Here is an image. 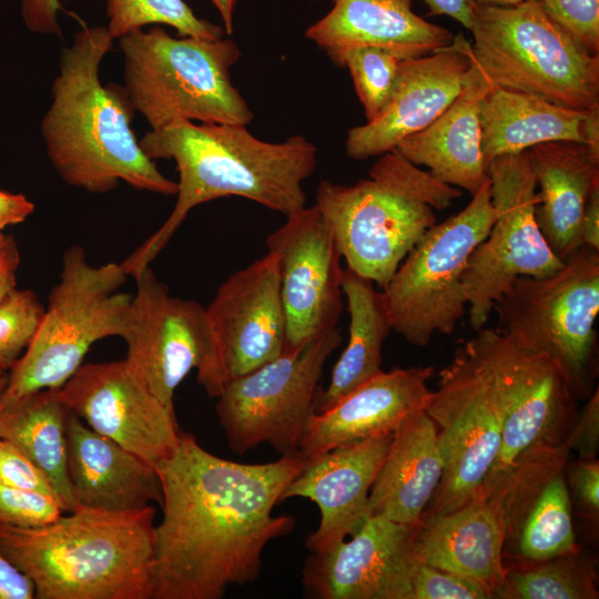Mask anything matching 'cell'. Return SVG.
<instances>
[{
  "instance_id": "5",
  "label": "cell",
  "mask_w": 599,
  "mask_h": 599,
  "mask_svg": "<svg viewBox=\"0 0 599 599\" xmlns=\"http://www.w3.org/2000/svg\"><path fill=\"white\" fill-rule=\"evenodd\" d=\"M463 195L397 151L384 153L368 176L352 185L321 181L315 205L328 223L346 267L384 288L436 224L441 211Z\"/></svg>"
},
{
  "instance_id": "37",
  "label": "cell",
  "mask_w": 599,
  "mask_h": 599,
  "mask_svg": "<svg viewBox=\"0 0 599 599\" xmlns=\"http://www.w3.org/2000/svg\"><path fill=\"white\" fill-rule=\"evenodd\" d=\"M63 508L52 495L18 488L0 481V524L18 528L47 526L62 516Z\"/></svg>"
},
{
  "instance_id": "4",
  "label": "cell",
  "mask_w": 599,
  "mask_h": 599,
  "mask_svg": "<svg viewBox=\"0 0 599 599\" xmlns=\"http://www.w3.org/2000/svg\"><path fill=\"white\" fill-rule=\"evenodd\" d=\"M154 515L80 507L43 527L0 524V549L38 599H152Z\"/></svg>"
},
{
  "instance_id": "13",
  "label": "cell",
  "mask_w": 599,
  "mask_h": 599,
  "mask_svg": "<svg viewBox=\"0 0 599 599\" xmlns=\"http://www.w3.org/2000/svg\"><path fill=\"white\" fill-rule=\"evenodd\" d=\"M134 280L121 336L129 366L171 409L177 386L192 369L205 393L216 398L226 377L206 308L171 295L151 266Z\"/></svg>"
},
{
  "instance_id": "15",
  "label": "cell",
  "mask_w": 599,
  "mask_h": 599,
  "mask_svg": "<svg viewBox=\"0 0 599 599\" xmlns=\"http://www.w3.org/2000/svg\"><path fill=\"white\" fill-rule=\"evenodd\" d=\"M487 175L496 219L463 274L468 322L475 332L486 326L495 303L518 277L547 276L564 264L536 221L537 182L529 151L491 160Z\"/></svg>"
},
{
  "instance_id": "3",
  "label": "cell",
  "mask_w": 599,
  "mask_h": 599,
  "mask_svg": "<svg viewBox=\"0 0 599 599\" xmlns=\"http://www.w3.org/2000/svg\"><path fill=\"white\" fill-rule=\"evenodd\" d=\"M113 42L106 27L82 24L62 49L40 122L47 155L64 183L89 193L104 194L124 182L175 195L177 182L158 169L132 131L134 110L123 87L100 81V64Z\"/></svg>"
},
{
  "instance_id": "23",
  "label": "cell",
  "mask_w": 599,
  "mask_h": 599,
  "mask_svg": "<svg viewBox=\"0 0 599 599\" xmlns=\"http://www.w3.org/2000/svg\"><path fill=\"white\" fill-rule=\"evenodd\" d=\"M506 536L499 508L479 494L455 510L423 515L414 527L412 550L419 562L471 579L500 597Z\"/></svg>"
},
{
  "instance_id": "17",
  "label": "cell",
  "mask_w": 599,
  "mask_h": 599,
  "mask_svg": "<svg viewBox=\"0 0 599 599\" xmlns=\"http://www.w3.org/2000/svg\"><path fill=\"white\" fill-rule=\"evenodd\" d=\"M59 395L91 429L154 467L177 445L181 432L174 409L149 389L125 359L82 364Z\"/></svg>"
},
{
  "instance_id": "10",
  "label": "cell",
  "mask_w": 599,
  "mask_h": 599,
  "mask_svg": "<svg viewBox=\"0 0 599 599\" xmlns=\"http://www.w3.org/2000/svg\"><path fill=\"white\" fill-rule=\"evenodd\" d=\"M425 412L437 427L444 466L428 512H448L480 494L501 445L504 400L477 334L439 370Z\"/></svg>"
},
{
  "instance_id": "25",
  "label": "cell",
  "mask_w": 599,
  "mask_h": 599,
  "mask_svg": "<svg viewBox=\"0 0 599 599\" xmlns=\"http://www.w3.org/2000/svg\"><path fill=\"white\" fill-rule=\"evenodd\" d=\"M414 0H332V9L305 32L328 58L373 47L402 60L433 53L454 40L446 28L413 10Z\"/></svg>"
},
{
  "instance_id": "36",
  "label": "cell",
  "mask_w": 599,
  "mask_h": 599,
  "mask_svg": "<svg viewBox=\"0 0 599 599\" xmlns=\"http://www.w3.org/2000/svg\"><path fill=\"white\" fill-rule=\"evenodd\" d=\"M44 306L31 290L14 287L0 301V372L11 369L33 339Z\"/></svg>"
},
{
  "instance_id": "52",
  "label": "cell",
  "mask_w": 599,
  "mask_h": 599,
  "mask_svg": "<svg viewBox=\"0 0 599 599\" xmlns=\"http://www.w3.org/2000/svg\"><path fill=\"white\" fill-rule=\"evenodd\" d=\"M524 0H475L478 4L487 6H514L522 2Z\"/></svg>"
},
{
  "instance_id": "28",
  "label": "cell",
  "mask_w": 599,
  "mask_h": 599,
  "mask_svg": "<svg viewBox=\"0 0 599 599\" xmlns=\"http://www.w3.org/2000/svg\"><path fill=\"white\" fill-rule=\"evenodd\" d=\"M437 427L425 410L407 418L393 434L370 487L369 515L416 525L443 476Z\"/></svg>"
},
{
  "instance_id": "33",
  "label": "cell",
  "mask_w": 599,
  "mask_h": 599,
  "mask_svg": "<svg viewBox=\"0 0 599 599\" xmlns=\"http://www.w3.org/2000/svg\"><path fill=\"white\" fill-rule=\"evenodd\" d=\"M541 562L540 566L531 569L506 572L502 597L517 599L598 598L593 570L577 556V552Z\"/></svg>"
},
{
  "instance_id": "42",
  "label": "cell",
  "mask_w": 599,
  "mask_h": 599,
  "mask_svg": "<svg viewBox=\"0 0 599 599\" xmlns=\"http://www.w3.org/2000/svg\"><path fill=\"white\" fill-rule=\"evenodd\" d=\"M22 20L32 33L62 37L60 0H19Z\"/></svg>"
},
{
  "instance_id": "26",
  "label": "cell",
  "mask_w": 599,
  "mask_h": 599,
  "mask_svg": "<svg viewBox=\"0 0 599 599\" xmlns=\"http://www.w3.org/2000/svg\"><path fill=\"white\" fill-rule=\"evenodd\" d=\"M489 89L490 83L471 62L455 101L426 129L403 140L395 151L415 165L426 166L440 182L473 196L488 179L479 113Z\"/></svg>"
},
{
  "instance_id": "30",
  "label": "cell",
  "mask_w": 599,
  "mask_h": 599,
  "mask_svg": "<svg viewBox=\"0 0 599 599\" xmlns=\"http://www.w3.org/2000/svg\"><path fill=\"white\" fill-rule=\"evenodd\" d=\"M342 291L349 314L348 342L333 367L328 386L317 396L315 413L382 372L383 346L392 331L383 290H376L374 282L345 267Z\"/></svg>"
},
{
  "instance_id": "11",
  "label": "cell",
  "mask_w": 599,
  "mask_h": 599,
  "mask_svg": "<svg viewBox=\"0 0 599 599\" xmlns=\"http://www.w3.org/2000/svg\"><path fill=\"white\" fill-rule=\"evenodd\" d=\"M496 219L487 179L459 213L432 226L383 288L392 329L413 346L450 334L464 317L463 274Z\"/></svg>"
},
{
  "instance_id": "27",
  "label": "cell",
  "mask_w": 599,
  "mask_h": 599,
  "mask_svg": "<svg viewBox=\"0 0 599 599\" xmlns=\"http://www.w3.org/2000/svg\"><path fill=\"white\" fill-rule=\"evenodd\" d=\"M528 151L539 187L536 221L550 250L564 262L582 246V214L599 189V153L572 141L545 142Z\"/></svg>"
},
{
  "instance_id": "53",
  "label": "cell",
  "mask_w": 599,
  "mask_h": 599,
  "mask_svg": "<svg viewBox=\"0 0 599 599\" xmlns=\"http://www.w3.org/2000/svg\"><path fill=\"white\" fill-rule=\"evenodd\" d=\"M8 380V375L6 373H0V394L4 389Z\"/></svg>"
},
{
  "instance_id": "35",
  "label": "cell",
  "mask_w": 599,
  "mask_h": 599,
  "mask_svg": "<svg viewBox=\"0 0 599 599\" xmlns=\"http://www.w3.org/2000/svg\"><path fill=\"white\" fill-rule=\"evenodd\" d=\"M329 59L348 70L366 121L373 120L390 95L402 59L373 47L346 50Z\"/></svg>"
},
{
  "instance_id": "8",
  "label": "cell",
  "mask_w": 599,
  "mask_h": 599,
  "mask_svg": "<svg viewBox=\"0 0 599 599\" xmlns=\"http://www.w3.org/2000/svg\"><path fill=\"white\" fill-rule=\"evenodd\" d=\"M128 277L121 263L92 265L82 246L68 247L39 328L12 366L0 399L61 388L93 344L121 337L132 294L119 290Z\"/></svg>"
},
{
  "instance_id": "6",
  "label": "cell",
  "mask_w": 599,
  "mask_h": 599,
  "mask_svg": "<svg viewBox=\"0 0 599 599\" xmlns=\"http://www.w3.org/2000/svg\"><path fill=\"white\" fill-rule=\"evenodd\" d=\"M124 92L151 130L177 122L247 125L253 112L234 87L241 52L231 39L172 37L154 26L120 39Z\"/></svg>"
},
{
  "instance_id": "39",
  "label": "cell",
  "mask_w": 599,
  "mask_h": 599,
  "mask_svg": "<svg viewBox=\"0 0 599 599\" xmlns=\"http://www.w3.org/2000/svg\"><path fill=\"white\" fill-rule=\"evenodd\" d=\"M545 12L592 53H599V0H538Z\"/></svg>"
},
{
  "instance_id": "7",
  "label": "cell",
  "mask_w": 599,
  "mask_h": 599,
  "mask_svg": "<svg viewBox=\"0 0 599 599\" xmlns=\"http://www.w3.org/2000/svg\"><path fill=\"white\" fill-rule=\"evenodd\" d=\"M470 57L491 87L579 110L599 109V54L552 20L538 0L476 3Z\"/></svg>"
},
{
  "instance_id": "20",
  "label": "cell",
  "mask_w": 599,
  "mask_h": 599,
  "mask_svg": "<svg viewBox=\"0 0 599 599\" xmlns=\"http://www.w3.org/2000/svg\"><path fill=\"white\" fill-rule=\"evenodd\" d=\"M205 308L226 382L281 355L286 325L276 254L231 274Z\"/></svg>"
},
{
  "instance_id": "21",
  "label": "cell",
  "mask_w": 599,
  "mask_h": 599,
  "mask_svg": "<svg viewBox=\"0 0 599 599\" xmlns=\"http://www.w3.org/2000/svg\"><path fill=\"white\" fill-rule=\"evenodd\" d=\"M393 434L346 444L305 461L281 501L301 497L321 512L317 529L306 538L311 552L327 551L354 534L370 516V487L384 461Z\"/></svg>"
},
{
  "instance_id": "29",
  "label": "cell",
  "mask_w": 599,
  "mask_h": 599,
  "mask_svg": "<svg viewBox=\"0 0 599 599\" xmlns=\"http://www.w3.org/2000/svg\"><path fill=\"white\" fill-rule=\"evenodd\" d=\"M589 112L490 85L479 113L486 164L545 142L585 143L583 125Z\"/></svg>"
},
{
  "instance_id": "49",
  "label": "cell",
  "mask_w": 599,
  "mask_h": 599,
  "mask_svg": "<svg viewBox=\"0 0 599 599\" xmlns=\"http://www.w3.org/2000/svg\"><path fill=\"white\" fill-rule=\"evenodd\" d=\"M19 262H0V301L16 287Z\"/></svg>"
},
{
  "instance_id": "41",
  "label": "cell",
  "mask_w": 599,
  "mask_h": 599,
  "mask_svg": "<svg viewBox=\"0 0 599 599\" xmlns=\"http://www.w3.org/2000/svg\"><path fill=\"white\" fill-rule=\"evenodd\" d=\"M586 406L577 415L573 427L565 439L568 449H575L580 459L596 458L599 446V392L586 399Z\"/></svg>"
},
{
  "instance_id": "51",
  "label": "cell",
  "mask_w": 599,
  "mask_h": 599,
  "mask_svg": "<svg viewBox=\"0 0 599 599\" xmlns=\"http://www.w3.org/2000/svg\"><path fill=\"white\" fill-rule=\"evenodd\" d=\"M20 262L18 247L12 237L0 231V262Z\"/></svg>"
},
{
  "instance_id": "2",
  "label": "cell",
  "mask_w": 599,
  "mask_h": 599,
  "mask_svg": "<svg viewBox=\"0 0 599 599\" xmlns=\"http://www.w3.org/2000/svg\"><path fill=\"white\" fill-rule=\"evenodd\" d=\"M139 143L152 160H173L179 181L167 219L121 262L133 278L151 266L200 204L234 195L285 216L302 210L303 182L317 164V149L303 135L272 143L254 136L244 124L177 122L150 130Z\"/></svg>"
},
{
  "instance_id": "32",
  "label": "cell",
  "mask_w": 599,
  "mask_h": 599,
  "mask_svg": "<svg viewBox=\"0 0 599 599\" xmlns=\"http://www.w3.org/2000/svg\"><path fill=\"white\" fill-rule=\"evenodd\" d=\"M525 509L519 551L528 560L545 561L577 552L571 505L562 467L551 473Z\"/></svg>"
},
{
  "instance_id": "45",
  "label": "cell",
  "mask_w": 599,
  "mask_h": 599,
  "mask_svg": "<svg viewBox=\"0 0 599 599\" xmlns=\"http://www.w3.org/2000/svg\"><path fill=\"white\" fill-rule=\"evenodd\" d=\"M34 212V204L23 194L0 191V231L24 222Z\"/></svg>"
},
{
  "instance_id": "18",
  "label": "cell",
  "mask_w": 599,
  "mask_h": 599,
  "mask_svg": "<svg viewBox=\"0 0 599 599\" xmlns=\"http://www.w3.org/2000/svg\"><path fill=\"white\" fill-rule=\"evenodd\" d=\"M414 526L368 516L349 540L311 552L303 571L306 595L318 599H408L417 559Z\"/></svg>"
},
{
  "instance_id": "50",
  "label": "cell",
  "mask_w": 599,
  "mask_h": 599,
  "mask_svg": "<svg viewBox=\"0 0 599 599\" xmlns=\"http://www.w3.org/2000/svg\"><path fill=\"white\" fill-rule=\"evenodd\" d=\"M214 7L216 8L224 24V30L226 33L231 34L233 32V12L235 0H211Z\"/></svg>"
},
{
  "instance_id": "16",
  "label": "cell",
  "mask_w": 599,
  "mask_h": 599,
  "mask_svg": "<svg viewBox=\"0 0 599 599\" xmlns=\"http://www.w3.org/2000/svg\"><path fill=\"white\" fill-rule=\"evenodd\" d=\"M265 243L278 258L283 352H290L337 327L344 307L342 254L315 204L286 216Z\"/></svg>"
},
{
  "instance_id": "31",
  "label": "cell",
  "mask_w": 599,
  "mask_h": 599,
  "mask_svg": "<svg viewBox=\"0 0 599 599\" xmlns=\"http://www.w3.org/2000/svg\"><path fill=\"white\" fill-rule=\"evenodd\" d=\"M68 408L59 389L45 388L0 399V437L28 456L49 477L64 511L75 509L67 471Z\"/></svg>"
},
{
  "instance_id": "38",
  "label": "cell",
  "mask_w": 599,
  "mask_h": 599,
  "mask_svg": "<svg viewBox=\"0 0 599 599\" xmlns=\"http://www.w3.org/2000/svg\"><path fill=\"white\" fill-rule=\"evenodd\" d=\"M487 598H494V595L480 583L417 560L408 599Z\"/></svg>"
},
{
  "instance_id": "22",
  "label": "cell",
  "mask_w": 599,
  "mask_h": 599,
  "mask_svg": "<svg viewBox=\"0 0 599 599\" xmlns=\"http://www.w3.org/2000/svg\"><path fill=\"white\" fill-rule=\"evenodd\" d=\"M430 366L379 372L307 422L297 453L304 461L336 447L394 434L412 415L425 410L432 390Z\"/></svg>"
},
{
  "instance_id": "9",
  "label": "cell",
  "mask_w": 599,
  "mask_h": 599,
  "mask_svg": "<svg viewBox=\"0 0 599 599\" xmlns=\"http://www.w3.org/2000/svg\"><path fill=\"white\" fill-rule=\"evenodd\" d=\"M497 328L550 355L578 399H588L597 378L599 250L582 245L556 272L518 277L495 303Z\"/></svg>"
},
{
  "instance_id": "44",
  "label": "cell",
  "mask_w": 599,
  "mask_h": 599,
  "mask_svg": "<svg viewBox=\"0 0 599 599\" xmlns=\"http://www.w3.org/2000/svg\"><path fill=\"white\" fill-rule=\"evenodd\" d=\"M32 580L16 567L0 549V599H33Z\"/></svg>"
},
{
  "instance_id": "14",
  "label": "cell",
  "mask_w": 599,
  "mask_h": 599,
  "mask_svg": "<svg viewBox=\"0 0 599 599\" xmlns=\"http://www.w3.org/2000/svg\"><path fill=\"white\" fill-rule=\"evenodd\" d=\"M505 406L501 445L480 494L495 497L528 454L565 443L579 400L559 364L547 353L496 328L476 331Z\"/></svg>"
},
{
  "instance_id": "12",
  "label": "cell",
  "mask_w": 599,
  "mask_h": 599,
  "mask_svg": "<svg viewBox=\"0 0 599 599\" xmlns=\"http://www.w3.org/2000/svg\"><path fill=\"white\" fill-rule=\"evenodd\" d=\"M342 339L335 327L225 383L215 412L235 454L262 444L282 455L297 453L315 413L325 363Z\"/></svg>"
},
{
  "instance_id": "46",
  "label": "cell",
  "mask_w": 599,
  "mask_h": 599,
  "mask_svg": "<svg viewBox=\"0 0 599 599\" xmlns=\"http://www.w3.org/2000/svg\"><path fill=\"white\" fill-rule=\"evenodd\" d=\"M432 16H447L464 28L470 29L474 21L475 0H423Z\"/></svg>"
},
{
  "instance_id": "34",
  "label": "cell",
  "mask_w": 599,
  "mask_h": 599,
  "mask_svg": "<svg viewBox=\"0 0 599 599\" xmlns=\"http://www.w3.org/2000/svg\"><path fill=\"white\" fill-rule=\"evenodd\" d=\"M105 10L114 40L151 24L169 26L179 35L223 38L222 27L199 18L184 0H105Z\"/></svg>"
},
{
  "instance_id": "19",
  "label": "cell",
  "mask_w": 599,
  "mask_h": 599,
  "mask_svg": "<svg viewBox=\"0 0 599 599\" xmlns=\"http://www.w3.org/2000/svg\"><path fill=\"white\" fill-rule=\"evenodd\" d=\"M470 67V41L464 33L433 53L402 60L380 112L348 130L347 155L354 160L379 156L426 129L458 97Z\"/></svg>"
},
{
  "instance_id": "24",
  "label": "cell",
  "mask_w": 599,
  "mask_h": 599,
  "mask_svg": "<svg viewBox=\"0 0 599 599\" xmlns=\"http://www.w3.org/2000/svg\"><path fill=\"white\" fill-rule=\"evenodd\" d=\"M67 471L77 508L131 511L162 502L158 471L68 409ZM74 509V510H75Z\"/></svg>"
},
{
  "instance_id": "48",
  "label": "cell",
  "mask_w": 599,
  "mask_h": 599,
  "mask_svg": "<svg viewBox=\"0 0 599 599\" xmlns=\"http://www.w3.org/2000/svg\"><path fill=\"white\" fill-rule=\"evenodd\" d=\"M585 143L596 153H599V109L590 111L583 125Z\"/></svg>"
},
{
  "instance_id": "43",
  "label": "cell",
  "mask_w": 599,
  "mask_h": 599,
  "mask_svg": "<svg viewBox=\"0 0 599 599\" xmlns=\"http://www.w3.org/2000/svg\"><path fill=\"white\" fill-rule=\"evenodd\" d=\"M571 486L579 505L590 515L599 511V463L580 459L571 473Z\"/></svg>"
},
{
  "instance_id": "40",
  "label": "cell",
  "mask_w": 599,
  "mask_h": 599,
  "mask_svg": "<svg viewBox=\"0 0 599 599\" xmlns=\"http://www.w3.org/2000/svg\"><path fill=\"white\" fill-rule=\"evenodd\" d=\"M0 481L13 487L49 494L58 498L45 473L19 448L1 437Z\"/></svg>"
},
{
  "instance_id": "1",
  "label": "cell",
  "mask_w": 599,
  "mask_h": 599,
  "mask_svg": "<svg viewBox=\"0 0 599 599\" xmlns=\"http://www.w3.org/2000/svg\"><path fill=\"white\" fill-rule=\"evenodd\" d=\"M304 465L298 453L236 463L181 432L155 467L163 516L154 527L152 599H220L257 579L267 544L295 526L273 509Z\"/></svg>"
},
{
  "instance_id": "54",
  "label": "cell",
  "mask_w": 599,
  "mask_h": 599,
  "mask_svg": "<svg viewBox=\"0 0 599 599\" xmlns=\"http://www.w3.org/2000/svg\"><path fill=\"white\" fill-rule=\"evenodd\" d=\"M0 373H4V372H0Z\"/></svg>"
},
{
  "instance_id": "47",
  "label": "cell",
  "mask_w": 599,
  "mask_h": 599,
  "mask_svg": "<svg viewBox=\"0 0 599 599\" xmlns=\"http://www.w3.org/2000/svg\"><path fill=\"white\" fill-rule=\"evenodd\" d=\"M582 245L599 250V189L595 190L583 211L580 226Z\"/></svg>"
}]
</instances>
